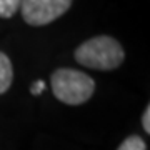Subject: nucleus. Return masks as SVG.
I'll list each match as a JSON object with an SVG mask.
<instances>
[{
    "mask_svg": "<svg viewBox=\"0 0 150 150\" xmlns=\"http://www.w3.org/2000/svg\"><path fill=\"white\" fill-rule=\"evenodd\" d=\"M125 59L122 45L108 35L88 38L75 50V60L93 70H113Z\"/></svg>",
    "mask_w": 150,
    "mask_h": 150,
    "instance_id": "1",
    "label": "nucleus"
},
{
    "mask_svg": "<svg viewBox=\"0 0 150 150\" xmlns=\"http://www.w3.org/2000/svg\"><path fill=\"white\" fill-rule=\"evenodd\" d=\"M52 92L57 100L67 105H82L90 100L95 90V82L92 77L74 69H57L50 77Z\"/></svg>",
    "mask_w": 150,
    "mask_h": 150,
    "instance_id": "2",
    "label": "nucleus"
},
{
    "mask_svg": "<svg viewBox=\"0 0 150 150\" xmlns=\"http://www.w3.org/2000/svg\"><path fill=\"white\" fill-rule=\"evenodd\" d=\"M70 5L72 0H22L20 10L28 25L42 27L60 18Z\"/></svg>",
    "mask_w": 150,
    "mask_h": 150,
    "instance_id": "3",
    "label": "nucleus"
},
{
    "mask_svg": "<svg viewBox=\"0 0 150 150\" xmlns=\"http://www.w3.org/2000/svg\"><path fill=\"white\" fill-rule=\"evenodd\" d=\"M13 80V69L12 62L4 52H0V95L5 93L12 85Z\"/></svg>",
    "mask_w": 150,
    "mask_h": 150,
    "instance_id": "4",
    "label": "nucleus"
},
{
    "mask_svg": "<svg viewBox=\"0 0 150 150\" xmlns=\"http://www.w3.org/2000/svg\"><path fill=\"white\" fill-rule=\"evenodd\" d=\"M22 0H0V18H12L20 8Z\"/></svg>",
    "mask_w": 150,
    "mask_h": 150,
    "instance_id": "5",
    "label": "nucleus"
},
{
    "mask_svg": "<svg viewBox=\"0 0 150 150\" xmlns=\"http://www.w3.org/2000/svg\"><path fill=\"white\" fill-rule=\"evenodd\" d=\"M117 150H147V145H145L142 137H139V135H130V137H127L122 144L118 145Z\"/></svg>",
    "mask_w": 150,
    "mask_h": 150,
    "instance_id": "6",
    "label": "nucleus"
},
{
    "mask_svg": "<svg viewBox=\"0 0 150 150\" xmlns=\"http://www.w3.org/2000/svg\"><path fill=\"white\" fill-rule=\"evenodd\" d=\"M142 125H144V130L147 134H150V105H147L144 115H142Z\"/></svg>",
    "mask_w": 150,
    "mask_h": 150,
    "instance_id": "7",
    "label": "nucleus"
},
{
    "mask_svg": "<svg viewBox=\"0 0 150 150\" xmlns=\"http://www.w3.org/2000/svg\"><path fill=\"white\" fill-rule=\"evenodd\" d=\"M43 90H45V82H43V80L33 82L32 87H30V92H32V95H40Z\"/></svg>",
    "mask_w": 150,
    "mask_h": 150,
    "instance_id": "8",
    "label": "nucleus"
}]
</instances>
